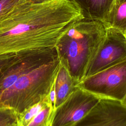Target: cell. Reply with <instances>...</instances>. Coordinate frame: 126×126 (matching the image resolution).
<instances>
[{
	"instance_id": "obj_17",
	"label": "cell",
	"mask_w": 126,
	"mask_h": 126,
	"mask_svg": "<svg viewBox=\"0 0 126 126\" xmlns=\"http://www.w3.org/2000/svg\"><path fill=\"white\" fill-rule=\"evenodd\" d=\"M30 2H33V3H38V2H41L47 1L46 0H27Z\"/></svg>"
},
{
	"instance_id": "obj_11",
	"label": "cell",
	"mask_w": 126,
	"mask_h": 126,
	"mask_svg": "<svg viewBox=\"0 0 126 126\" xmlns=\"http://www.w3.org/2000/svg\"><path fill=\"white\" fill-rule=\"evenodd\" d=\"M106 28L113 27L126 34V0H116L104 23Z\"/></svg>"
},
{
	"instance_id": "obj_12",
	"label": "cell",
	"mask_w": 126,
	"mask_h": 126,
	"mask_svg": "<svg viewBox=\"0 0 126 126\" xmlns=\"http://www.w3.org/2000/svg\"><path fill=\"white\" fill-rule=\"evenodd\" d=\"M54 111L49 102L32 119L27 126H51Z\"/></svg>"
},
{
	"instance_id": "obj_1",
	"label": "cell",
	"mask_w": 126,
	"mask_h": 126,
	"mask_svg": "<svg viewBox=\"0 0 126 126\" xmlns=\"http://www.w3.org/2000/svg\"><path fill=\"white\" fill-rule=\"evenodd\" d=\"M83 18L72 0H26L0 21V55L55 47L69 27Z\"/></svg>"
},
{
	"instance_id": "obj_15",
	"label": "cell",
	"mask_w": 126,
	"mask_h": 126,
	"mask_svg": "<svg viewBox=\"0 0 126 126\" xmlns=\"http://www.w3.org/2000/svg\"><path fill=\"white\" fill-rule=\"evenodd\" d=\"M17 54L0 55V73L13 62Z\"/></svg>"
},
{
	"instance_id": "obj_7",
	"label": "cell",
	"mask_w": 126,
	"mask_h": 126,
	"mask_svg": "<svg viewBox=\"0 0 126 126\" xmlns=\"http://www.w3.org/2000/svg\"><path fill=\"white\" fill-rule=\"evenodd\" d=\"M126 60V34L117 29L113 27L107 28L104 39L80 82L117 63Z\"/></svg>"
},
{
	"instance_id": "obj_3",
	"label": "cell",
	"mask_w": 126,
	"mask_h": 126,
	"mask_svg": "<svg viewBox=\"0 0 126 126\" xmlns=\"http://www.w3.org/2000/svg\"><path fill=\"white\" fill-rule=\"evenodd\" d=\"M61 64L60 57L21 76L0 94V107L19 115L48 96Z\"/></svg>"
},
{
	"instance_id": "obj_10",
	"label": "cell",
	"mask_w": 126,
	"mask_h": 126,
	"mask_svg": "<svg viewBox=\"0 0 126 126\" xmlns=\"http://www.w3.org/2000/svg\"><path fill=\"white\" fill-rule=\"evenodd\" d=\"M75 86V84L67 67L61 61V66L55 81V89L56 94V108L65 99L73 90Z\"/></svg>"
},
{
	"instance_id": "obj_19",
	"label": "cell",
	"mask_w": 126,
	"mask_h": 126,
	"mask_svg": "<svg viewBox=\"0 0 126 126\" xmlns=\"http://www.w3.org/2000/svg\"><path fill=\"white\" fill-rule=\"evenodd\" d=\"M47 1H48V0H46Z\"/></svg>"
},
{
	"instance_id": "obj_5",
	"label": "cell",
	"mask_w": 126,
	"mask_h": 126,
	"mask_svg": "<svg viewBox=\"0 0 126 126\" xmlns=\"http://www.w3.org/2000/svg\"><path fill=\"white\" fill-rule=\"evenodd\" d=\"M101 96L75 86L53 114L51 126H71L82 119L100 100Z\"/></svg>"
},
{
	"instance_id": "obj_13",
	"label": "cell",
	"mask_w": 126,
	"mask_h": 126,
	"mask_svg": "<svg viewBox=\"0 0 126 126\" xmlns=\"http://www.w3.org/2000/svg\"><path fill=\"white\" fill-rule=\"evenodd\" d=\"M17 114L13 110L4 108L0 109V126H16Z\"/></svg>"
},
{
	"instance_id": "obj_16",
	"label": "cell",
	"mask_w": 126,
	"mask_h": 126,
	"mask_svg": "<svg viewBox=\"0 0 126 126\" xmlns=\"http://www.w3.org/2000/svg\"><path fill=\"white\" fill-rule=\"evenodd\" d=\"M48 98H49V100L51 105L52 106L53 108L55 110L56 108L55 104H56V92L55 89V83L54 84L49 93Z\"/></svg>"
},
{
	"instance_id": "obj_18",
	"label": "cell",
	"mask_w": 126,
	"mask_h": 126,
	"mask_svg": "<svg viewBox=\"0 0 126 126\" xmlns=\"http://www.w3.org/2000/svg\"><path fill=\"white\" fill-rule=\"evenodd\" d=\"M5 108V107H0V109H2V108Z\"/></svg>"
},
{
	"instance_id": "obj_6",
	"label": "cell",
	"mask_w": 126,
	"mask_h": 126,
	"mask_svg": "<svg viewBox=\"0 0 126 126\" xmlns=\"http://www.w3.org/2000/svg\"><path fill=\"white\" fill-rule=\"evenodd\" d=\"M55 47L17 53L13 62L0 73V94L22 75L59 57Z\"/></svg>"
},
{
	"instance_id": "obj_2",
	"label": "cell",
	"mask_w": 126,
	"mask_h": 126,
	"mask_svg": "<svg viewBox=\"0 0 126 126\" xmlns=\"http://www.w3.org/2000/svg\"><path fill=\"white\" fill-rule=\"evenodd\" d=\"M106 32L102 22L83 18L73 23L59 39L55 47L75 85L82 79Z\"/></svg>"
},
{
	"instance_id": "obj_14",
	"label": "cell",
	"mask_w": 126,
	"mask_h": 126,
	"mask_svg": "<svg viewBox=\"0 0 126 126\" xmlns=\"http://www.w3.org/2000/svg\"><path fill=\"white\" fill-rule=\"evenodd\" d=\"M26 0H0V21L15 6Z\"/></svg>"
},
{
	"instance_id": "obj_8",
	"label": "cell",
	"mask_w": 126,
	"mask_h": 126,
	"mask_svg": "<svg viewBox=\"0 0 126 126\" xmlns=\"http://www.w3.org/2000/svg\"><path fill=\"white\" fill-rule=\"evenodd\" d=\"M71 126H126V102L103 97Z\"/></svg>"
},
{
	"instance_id": "obj_4",
	"label": "cell",
	"mask_w": 126,
	"mask_h": 126,
	"mask_svg": "<svg viewBox=\"0 0 126 126\" xmlns=\"http://www.w3.org/2000/svg\"><path fill=\"white\" fill-rule=\"evenodd\" d=\"M75 86L101 96L126 101V60L86 78Z\"/></svg>"
},
{
	"instance_id": "obj_9",
	"label": "cell",
	"mask_w": 126,
	"mask_h": 126,
	"mask_svg": "<svg viewBox=\"0 0 126 126\" xmlns=\"http://www.w3.org/2000/svg\"><path fill=\"white\" fill-rule=\"evenodd\" d=\"M79 7L84 18L106 21L116 0H72Z\"/></svg>"
}]
</instances>
